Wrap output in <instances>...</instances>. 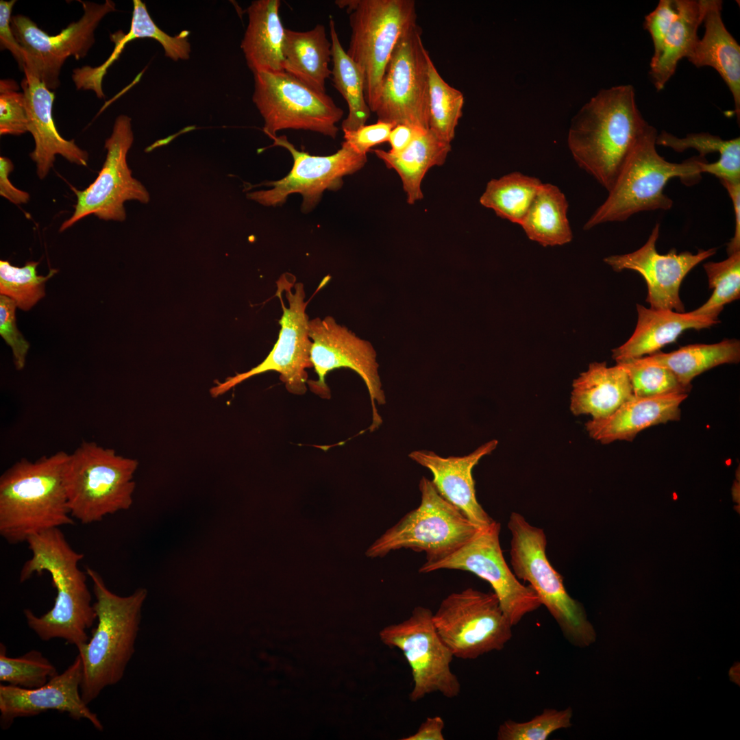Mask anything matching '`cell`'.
Listing matches in <instances>:
<instances>
[{
  "instance_id": "obj_46",
  "label": "cell",
  "mask_w": 740,
  "mask_h": 740,
  "mask_svg": "<svg viewBox=\"0 0 740 740\" xmlns=\"http://www.w3.org/2000/svg\"><path fill=\"white\" fill-rule=\"evenodd\" d=\"M676 16L675 0H660L655 9L645 16L643 27L650 34L654 47L650 64L659 57L666 36Z\"/></svg>"
},
{
  "instance_id": "obj_42",
  "label": "cell",
  "mask_w": 740,
  "mask_h": 740,
  "mask_svg": "<svg viewBox=\"0 0 740 740\" xmlns=\"http://www.w3.org/2000/svg\"><path fill=\"white\" fill-rule=\"evenodd\" d=\"M573 710L545 708L530 720L504 721L498 728V740H546L554 732L572 726Z\"/></svg>"
},
{
  "instance_id": "obj_5",
  "label": "cell",
  "mask_w": 740,
  "mask_h": 740,
  "mask_svg": "<svg viewBox=\"0 0 740 740\" xmlns=\"http://www.w3.org/2000/svg\"><path fill=\"white\" fill-rule=\"evenodd\" d=\"M657 131L650 125L630 153L606 200L584 225V230L608 222L624 221L632 215L656 210H667L673 201L663 190L668 181L679 177L689 184L700 178V162L692 157L682 162H670L656 149Z\"/></svg>"
},
{
  "instance_id": "obj_15",
  "label": "cell",
  "mask_w": 740,
  "mask_h": 740,
  "mask_svg": "<svg viewBox=\"0 0 740 740\" xmlns=\"http://www.w3.org/2000/svg\"><path fill=\"white\" fill-rule=\"evenodd\" d=\"M500 523L493 521L479 528L469 541L453 553L432 564H423L419 571L429 573L443 569H458L486 580L514 626L542 604L534 590L523 584L507 565L500 542Z\"/></svg>"
},
{
  "instance_id": "obj_2",
  "label": "cell",
  "mask_w": 740,
  "mask_h": 740,
  "mask_svg": "<svg viewBox=\"0 0 740 740\" xmlns=\"http://www.w3.org/2000/svg\"><path fill=\"white\" fill-rule=\"evenodd\" d=\"M27 543L32 557L21 568L20 582L46 571L57 591L53 608L44 615L23 610L27 626L42 641L58 638L80 648L88 641L87 630L97 619L88 576L78 567L84 554L71 546L60 528L34 535Z\"/></svg>"
},
{
  "instance_id": "obj_9",
  "label": "cell",
  "mask_w": 740,
  "mask_h": 740,
  "mask_svg": "<svg viewBox=\"0 0 740 740\" xmlns=\"http://www.w3.org/2000/svg\"><path fill=\"white\" fill-rule=\"evenodd\" d=\"M421 502L367 550L369 557H382L393 550L424 552L423 564L435 563L460 548L478 530L456 507L445 500L431 480L422 477Z\"/></svg>"
},
{
  "instance_id": "obj_6",
  "label": "cell",
  "mask_w": 740,
  "mask_h": 740,
  "mask_svg": "<svg viewBox=\"0 0 740 740\" xmlns=\"http://www.w3.org/2000/svg\"><path fill=\"white\" fill-rule=\"evenodd\" d=\"M136 459L119 455L113 449L84 441L69 454L64 479L73 518L83 524L99 522L127 510L133 502L138 468Z\"/></svg>"
},
{
  "instance_id": "obj_53",
  "label": "cell",
  "mask_w": 740,
  "mask_h": 740,
  "mask_svg": "<svg viewBox=\"0 0 740 740\" xmlns=\"http://www.w3.org/2000/svg\"><path fill=\"white\" fill-rule=\"evenodd\" d=\"M739 493H740L739 481L737 480V481H735L734 482V484H733V485L732 486V496L733 500L736 503H738V504H739V499H740V495H739L740 494Z\"/></svg>"
},
{
  "instance_id": "obj_36",
  "label": "cell",
  "mask_w": 740,
  "mask_h": 740,
  "mask_svg": "<svg viewBox=\"0 0 740 740\" xmlns=\"http://www.w3.org/2000/svg\"><path fill=\"white\" fill-rule=\"evenodd\" d=\"M542 184L538 178L510 173L490 180L480 203L498 217L521 225Z\"/></svg>"
},
{
  "instance_id": "obj_52",
  "label": "cell",
  "mask_w": 740,
  "mask_h": 740,
  "mask_svg": "<svg viewBox=\"0 0 740 740\" xmlns=\"http://www.w3.org/2000/svg\"><path fill=\"white\" fill-rule=\"evenodd\" d=\"M419 131L422 130L404 124L395 125L392 129L388 140L391 145L389 151L397 153L404 150Z\"/></svg>"
},
{
  "instance_id": "obj_34",
  "label": "cell",
  "mask_w": 740,
  "mask_h": 740,
  "mask_svg": "<svg viewBox=\"0 0 740 740\" xmlns=\"http://www.w3.org/2000/svg\"><path fill=\"white\" fill-rule=\"evenodd\" d=\"M656 144L671 148L676 152H683L687 149H696L699 157H704L711 153H718V160L708 163L705 160L700 162L702 173H708L718 179L731 182L740 181V138L724 140L719 136L706 132L687 134L679 138L662 131L657 134Z\"/></svg>"
},
{
  "instance_id": "obj_41",
  "label": "cell",
  "mask_w": 740,
  "mask_h": 740,
  "mask_svg": "<svg viewBox=\"0 0 740 740\" xmlns=\"http://www.w3.org/2000/svg\"><path fill=\"white\" fill-rule=\"evenodd\" d=\"M617 365L628 374L632 393L636 397H653L674 393L688 394L692 386L682 384L669 369L645 364L637 358L626 360Z\"/></svg>"
},
{
  "instance_id": "obj_49",
  "label": "cell",
  "mask_w": 740,
  "mask_h": 740,
  "mask_svg": "<svg viewBox=\"0 0 740 740\" xmlns=\"http://www.w3.org/2000/svg\"><path fill=\"white\" fill-rule=\"evenodd\" d=\"M13 170L14 164L11 160L1 156L0 195L14 204H26L29 200V194L16 188L9 179V175Z\"/></svg>"
},
{
  "instance_id": "obj_32",
  "label": "cell",
  "mask_w": 740,
  "mask_h": 740,
  "mask_svg": "<svg viewBox=\"0 0 740 740\" xmlns=\"http://www.w3.org/2000/svg\"><path fill=\"white\" fill-rule=\"evenodd\" d=\"M637 359L665 367L682 384L692 386V380L702 373L722 364L739 362L740 343L737 339H724L714 344L689 345L670 353L658 352Z\"/></svg>"
},
{
  "instance_id": "obj_29",
  "label": "cell",
  "mask_w": 740,
  "mask_h": 740,
  "mask_svg": "<svg viewBox=\"0 0 740 740\" xmlns=\"http://www.w3.org/2000/svg\"><path fill=\"white\" fill-rule=\"evenodd\" d=\"M450 151L451 143L428 130L418 132L410 144L399 153L382 149L373 151L387 168L397 173L407 202L414 204L423 197L421 183L426 173L433 166L443 165Z\"/></svg>"
},
{
  "instance_id": "obj_13",
  "label": "cell",
  "mask_w": 740,
  "mask_h": 740,
  "mask_svg": "<svg viewBox=\"0 0 740 740\" xmlns=\"http://www.w3.org/2000/svg\"><path fill=\"white\" fill-rule=\"evenodd\" d=\"M421 29L414 24L399 38L382 79L378 121L429 130V60Z\"/></svg>"
},
{
  "instance_id": "obj_40",
  "label": "cell",
  "mask_w": 740,
  "mask_h": 740,
  "mask_svg": "<svg viewBox=\"0 0 740 740\" xmlns=\"http://www.w3.org/2000/svg\"><path fill=\"white\" fill-rule=\"evenodd\" d=\"M56 667L41 652L32 650L23 655L11 658L6 648L0 645V681L25 689L45 685L58 675Z\"/></svg>"
},
{
  "instance_id": "obj_17",
  "label": "cell",
  "mask_w": 740,
  "mask_h": 740,
  "mask_svg": "<svg viewBox=\"0 0 740 740\" xmlns=\"http://www.w3.org/2000/svg\"><path fill=\"white\" fill-rule=\"evenodd\" d=\"M84 14L56 35H49L29 17L16 14L11 18V27L24 51L25 66L51 90L59 87L62 65L70 56L85 58L95 43L94 32L108 13L115 11V3L79 1ZM23 68V69H24Z\"/></svg>"
},
{
  "instance_id": "obj_26",
  "label": "cell",
  "mask_w": 740,
  "mask_h": 740,
  "mask_svg": "<svg viewBox=\"0 0 740 740\" xmlns=\"http://www.w3.org/2000/svg\"><path fill=\"white\" fill-rule=\"evenodd\" d=\"M637 323L632 335L612 351L617 362L653 354L676 341L686 330L709 328L719 322L691 312L656 310L640 304H637Z\"/></svg>"
},
{
  "instance_id": "obj_37",
  "label": "cell",
  "mask_w": 740,
  "mask_h": 740,
  "mask_svg": "<svg viewBox=\"0 0 740 740\" xmlns=\"http://www.w3.org/2000/svg\"><path fill=\"white\" fill-rule=\"evenodd\" d=\"M429 130L440 139L451 143L463 115L464 96L441 76L429 60Z\"/></svg>"
},
{
  "instance_id": "obj_35",
  "label": "cell",
  "mask_w": 740,
  "mask_h": 740,
  "mask_svg": "<svg viewBox=\"0 0 740 740\" xmlns=\"http://www.w3.org/2000/svg\"><path fill=\"white\" fill-rule=\"evenodd\" d=\"M329 26L333 86L347 101L349 110L347 118L342 122V130H356L365 125L371 112L365 99L363 75L343 48L332 18Z\"/></svg>"
},
{
  "instance_id": "obj_31",
  "label": "cell",
  "mask_w": 740,
  "mask_h": 740,
  "mask_svg": "<svg viewBox=\"0 0 740 740\" xmlns=\"http://www.w3.org/2000/svg\"><path fill=\"white\" fill-rule=\"evenodd\" d=\"M677 16L665 39L661 52L650 64V75L657 90L663 89L674 75L679 61L688 58L699 38L702 23L704 0H675Z\"/></svg>"
},
{
  "instance_id": "obj_23",
  "label": "cell",
  "mask_w": 740,
  "mask_h": 740,
  "mask_svg": "<svg viewBox=\"0 0 740 740\" xmlns=\"http://www.w3.org/2000/svg\"><path fill=\"white\" fill-rule=\"evenodd\" d=\"M498 441L491 440L463 456L441 457L433 452L416 450L408 456L430 470L431 480L438 493L460 510L478 528L489 526L494 520L478 502L473 469L484 456L490 454Z\"/></svg>"
},
{
  "instance_id": "obj_38",
  "label": "cell",
  "mask_w": 740,
  "mask_h": 740,
  "mask_svg": "<svg viewBox=\"0 0 740 740\" xmlns=\"http://www.w3.org/2000/svg\"><path fill=\"white\" fill-rule=\"evenodd\" d=\"M704 269L713 292L706 303L691 312L717 320L724 306L740 297V251L724 260L706 262Z\"/></svg>"
},
{
  "instance_id": "obj_44",
  "label": "cell",
  "mask_w": 740,
  "mask_h": 740,
  "mask_svg": "<svg viewBox=\"0 0 740 740\" xmlns=\"http://www.w3.org/2000/svg\"><path fill=\"white\" fill-rule=\"evenodd\" d=\"M13 79L0 81V134L19 136L28 132L23 92Z\"/></svg>"
},
{
  "instance_id": "obj_47",
  "label": "cell",
  "mask_w": 740,
  "mask_h": 740,
  "mask_svg": "<svg viewBox=\"0 0 740 740\" xmlns=\"http://www.w3.org/2000/svg\"><path fill=\"white\" fill-rule=\"evenodd\" d=\"M394 127L392 123L378 121L374 124L365 125L356 130H345L343 143L356 152L367 155L372 147L388 140Z\"/></svg>"
},
{
  "instance_id": "obj_50",
  "label": "cell",
  "mask_w": 740,
  "mask_h": 740,
  "mask_svg": "<svg viewBox=\"0 0 740 740\" xmlns=\"http://www.w3.org/2000/svg\"><path fill=\"white\" fill-rule=\"evenodd\" d=\"M731 199L735 214V232L732 238L728 243L727 253L730 255L740 251V181L731 182L720 180Z\"/></svg>"
},
{
  "instance_id": "obj_14",
  "label": "cell",
  "mask_w": 740,
  "mask_h": 740,
  "mask_svg": "<svg viewBox=\"0 0 740 740\" xmlns=\"http://www.w3.org/2000/svg\"><path fill=\"white\" fill-rule=\"evenodd\" d=\"M430 609L417 606L410 617L388 626L380 632L384 644L401 650L412 673V702L439 692L453 698L460 692V683L450 664L454 656L438 634Z\"/></svg>"
},
{
  "instance_id": "obj_3",
  "label": "cell",
  "mask_w": 740,
  "mask_h": 740,
  "mask_svg": "<svg viewBox=\"0 0 740 740\" xmlns=\"http://www.w3.org/2000/svg\"><path fill=\"white\" fill-rule=\"evenodd\" d=\"M68 455L59 451L35 461L22 458L1 476L0 535L8 543L75 524L64 479Z\"/></svg>"
},
{
  "instance_id": "obj_1",
  "label": "cell",
  "mask_w": 740,
  "mask_h": 740,
  "mask_svg": "<svg viewBox=\"0 0 740 740\" xmlns=\"http://www.w3.org/2000/svg\"><path fill=\"white\" fill-rule=\"evenodd\" d=\"M650 125L632 85L602 89L571 121L567 143L577 164L608 192Z\"/></svg>"
},
{
  "instance_id": "obj_11",
  "label": "cell",
  "mask_w": 740,
  "mask_h": 740,
  "mask_svg": "<svg viewBox=\"0 0 740 740\" xmlns=\"http://www.w3.org/2000/svg\"><path fill=\"white\" fill-rule=\"evenodd\" d=\"M252 101L270 138L287 129L310 130L335 138L343 110L319 92L283 71L254 74Z\"/></svg>"
},
{
  "instance_id": "obj_22",
  "label": "cell",
  "mask_w": 740,
  "mask_h": 740,
  "mask_svg": "<svg viewBox=\"0 0 740 740\" xmlns=\"http://www.w3.org/2000/svg\"><path fill=\"white\" fill-rule=\"evenodd\" d=\"M21 88L25 97L27 128L34 138V149L29 153L36 166V173L43 180L53 166L56 156L60 155L69 162L86 166L88 153L77 145L74 139L68 140L61 136L56 127L52 115L54 92L27 68Z\"/></svg>"
},
{
  "instance_id": "obj_33",
  "label": "cell",
  "mask_w": 740,
  "mask_h": 740,
  "mask_svg": "<svg viewBox=\"0 0 740 740\" xmlns=\"http://www.w3.org/2000/svg\"><path fill=\"white\" fill-rule=\"evenodd\" d=\"M567 209L563 193L552 184H542L520 225L530 240L544 247L568 243L572 232Z\"/></svg>"
},
{
  "instance_id": "obj_21",
  "label": "cell",
  "mask_w": 740,
  "mask_h": 740,
  "mask_svg": "<svg viewBox=\"0 0 740 740\" xmlns=\"http://www.w3.org/2000/svg\"><path fill=\"white\" fill-rule=\"evenodd\" d=\"M83 678V663L78 654L73 663L45 685L36 689H25L0 684V726L8 729L14 719L38 715L48 711L65 713L75 720L84 719L99 731L103 726L97 714L92 712L82 698L80 687Z\"/></svg>"
},
{
  "instance_id": "obj_20",
  "label": "cell",
  "mask_w": 740,
  "mask_h": 740,
  "mask_svg": "<svg viewBox=\"0 0 740 740\" xmlns=\"http://www.w3.org/2000/svg\"><path fill=\"white\" fill-rule=\"evenodd\" d=\"M660 224L654 227L646 243L631 253L614 255L604 262L615 271L633 270L640 273L648 286L646 301L650 308L684 312L680 298V284L686 275L697 264L716 253V248L699 249L695 254L686 251L677 254L675 249L659 254L656 243Z\"/></svg>"
},
{
  "instance_id": "obj_4",
  "label": "cell",
  "mask_w": 740,
  "mask_h": 740,
  "mask_svg": "<svg viewBox=\"0 0 740 740\" xmlns=\"http://www.w3.org/2000/svg\"><path fill=\"white\" fill-rule=\"evenodd\" d=\"M86 574L92 582L93 603L97 626L88 641L77 648L83 663L80 687L88 704L107 687L118 683L134 652L141 610L147 596L144 588L128 596L112 592L101 575L90 567Z\"/></svg>"
},
{
  "instance_id": "obj_48",
  "label": "cell",
  "mask_w": 740,
  "mask_h": 740,
  "mask_svg": "<svg viewBox=\"0 0 740 740\" xmlns=\"http://www.w3.org/2000/svg\"><path fill=\"white\" fill-rule=\"evenodd\" d=\"M16 0L0 1V47L1 50H9L18 63L19 69L23 71L25 66L24 51L16 40L11 27V13Z\"/></svg>"
},
{
  "instance_id": "obj_30",
  "label": "cell",
  "mask_w": 740,
  "mask_h": 740,
  "mask_svg": "<svg viewBox=\"0 0 740 740\" xmlns=\"http://www.w3.org/2000/svg\"><path fill=\"white\" fill-rule=\"evenodd\" d=\"M332 42L323 25L310 30L285 29L283 69L311 88L325 92V80L332 75Z\"/></svg>"
},
{
  "instance_id": "obj_16",
  "label": "cell",
  "mask_w": 740,
  "mask_h": 740,
  "mask_svg": "<svg viewBox=\"0 0 740 740\" xmlns=\"http://www.w3.org/2000/svg\"><path fill=\"white\" fill-rule=\"evenodd\" d=\"M133 142L131 118L119 115L110 136L105 141L106 157L97 177L82 190L73 188L77 203L71 217L62 223L60 232L90 214L105 221H123L126 218L125 201H149V192L132 176L127 163V154Z\"/></svg>"
},
{
  "instance_id": "obj_10",
  "label": "cell",
  "mask_w": 740,
  "mask_h": 740,
  "mask_svg": "<svg viewBox=\"0 0 740 740\" xmlns=\"http://www.w3.org/2000/svg\"><path fill=\"white\" fill-rule=\"evenodd\" d=\"M432 621L454 657L465 660L502 650L513 637V626L496 595L473 588L445 597Z\"/></svg>"
},
{
  "instance_id": "obj_19",
  "label": "cell",
  "mask_w": 740,
  "mask_h": 740,
  "mask_svg": "<svg viewBox=\"0 0 740 740\" xmlns=\"http://www.w3.org/2000/svg\"><path fill=\"white\" fill-rule=\"evenodd\" d=\"M272 146L286 149L292 155L293 165L283 178L263 184L271 187L247 194L249 199L264 206L282 205L294 193L303 197L301 210L310 211L320 201L327 190H338L343 184V177L361 169L367 161V155L360 154L345 143L335 153L329 156H313L297 150L285 136L271 137Z\"/></svg>"
},
{
  "instance_id": "obj_12",
  "label": "cell",
  "mask_w": 740,
  "mask_h": 740,
  "mask_svg": "<svg viewBox=\"0 0 740 740\" xmlns=\"http://www.w3.org/2000/svg\"><path fill=\"white\" fill-rule=\"evenodd\" d=\"M287 299L286 307L282 292L277 288L282 308L279 321L280 330L278 338L270 353L256 367L241 373L229 377L211 388L212 397L220 396L247 379L267 371L280 373V378L286 390L294 395H301L307 391L308 373L306 369L312 367L310 349L312 341L308 334L309 318L306 314L307 302L304 284L295 282L291 273H284L278 280Z\"/></svg>"
},
{
  "instance_id": "obj_28",
  "label": "cell",
  "mask_w": 740,
  "mask_h": 740,
  "mask_svg": "<svg viewBox=\"0 0 740 740\" xmlns=\"http://www.w3.org/2000/svg\"><path fill=\"white\" fill-rule=\"evenodd\" d=\"M570 410L574 415L606 417L633 396L629 378L619 365L594 362L572 384Z\"/></svg>"
},
{
  "instance_id": "obj_8",
  "label": "cell",
  "mask_w": 740,
  "mask_h": 740,
  "mask_svg": "<svg viewBox=\"0 0 740 740\" xmlns=\"http://www.w3.org/2000/svg\"><path fill=\"white\" fill-rule=\"evenodd\" d=\"M336 4L349 13L352 33L346 52L362 73L366 101L375 112L393 51L402 34L417 23L415 1L348 0Z\"/></svg>"
},
{
  "instance_id": "obj_18",
  "label": "cell",
  "mask_w": 740,
  "mask_h": 740,
  "mask_svg": "<svg viewBox=\"0 0 740 740\" xmlns=\"http://www.w3.org/2000/svg\"><path fill=\"white\" fill-rule=\"evenodd\" d=\"M308 334L312 341L310 361L318 376L317 380H308L310 391L323 398L329 399L330 391L325 382L328 373L339 368L354 371L363 380L369 394L372 407V423L369 430L372 432L378 428L382 420L375 403L384 405L386 399L378 373L376 353L372 345L356 336L330 316L309 320Z\"/></svg>"
},
{
  "instance_id": "obj_7",
  "label": "cell",
  "mask_w": 740,
  "mask_h": 740,
  "mask_svg": "<svg viewBox=\"0 0 740 740\" xmlns=\"http://www.w3.org/2000/svg\"><path fill=\"white\" fill-rule=\"evenodd\" d=\"M508 528L510 563L516 577L529 583L571 645L584 648L593 643L595 632L582 605L567 593L562 576L547 557L544 530L515 512L509 517Z\"/></svg>"
},
{
  "instance_id": "obj_45",
  "label": "cell",
  "mask_w": 740,
  "mask_h": 740,
  "mask_svg": "<svg viewBox=\"0 0 740 740\" xmlns=\"http://www.w3.org/2000/svg\"><path fill=\"white\" fill-rule=\"evenodd\" d=\"M16 303L12 299L0 295V334L11 347L15 367L21 370L25 365L29 343L17 328L15 316Z\"/></svg>"
},
{
  "instance_id": "obj_51",
  "label": "cell",
  "mask_w": 740,
  "mask_h": 740,
  "mask_svg": "<svg viewBox=\"0 0 740 740\" xmlns=\"http://www.w3.org/2000/svg\"><path fill=\"white\" fill-rule=\"evenodd\" d=\"M444 721L440 716L427 717L415 733L402 740H444Z\"/></svg>"
},
{
  "instance_id": "obj_24",
  "label": "cell",
  "mask_w": 740,
  "mask_h": 740,
  "mask_svg": "<svg viewBox=\"0 0 740 740\" xmlns=\"http://www.w3.org/2000/svg\"><path fill=\"white\" fill-rule=\"evenodd\" d=\"M687 397L686 393L633 395L608 417L587 421L586 430L592 439L602 444L632 441L639 432L649 427L680 420V405Z\"/></svg>"
},
{
  "instance_id": "obj_27",
  "label": "cell",
  "mask_w": 740,
  "mask_h": 740,
  "mask_svg": "<svg viewBox=\"0 0 740 740\" xmlns=\"http://www.w3.org/2000/svg\"><path fill=\"white\" fill-rule=\"evenodd\" d=\"M280 0H256L247 12L248 25L241 47L253 73L283 71L285 29Z\"/></svg>"
},
{
  "instance_id": "obj_25",
  "label": "cell",
  "mask_w": 740,
  "mask_h": 740,
  "mask_svg": "<svg viewBox=\"0 0 740 740\" xmlns=\"http://www.w3.org/2000/svg\"><path fill=\"white\" fill-rule=\"evenodd\" d=\"M722 1L704 0V34L687 58L695 66H711L728 87L738 120L740 117V47L722 18Z\"/></svg>"
},
{
  "instance_id": "obj_43",
  "label": "cell",
  "mask_w": 740,
  "mask_h": 740,
  "mask_svg": "<svg viewBox=\"0 0 740 740\" xmlns=\"http://www.w3.org/2000/svg\"><path fill=\"white\" fill-rule=\"evenodd\" d=\"M133 12L130 29L138 38H149L159 42L166 57L173 60H187L190 53L188 41L189 32L184 30L171 36L160 29L151 18L145 3L140 0L133 1Z\"/></svg>"
},
{
  "instance_id": "obj_39",
  "label": "cell",
  "mask_w": 740,
  "mask_h": 740,
  "mask_svg": "<svg viewBox=\"0 0 740 740\" xmlns=\"http://www.w3.org/2000/svg\"><path fill=\"white\" fill-rule=\"evenodd\" d=\"M38 262L29 261L23 267L12 266L0 260V293L16 303L17 307L29 310L45 295V284L57 270L51 269L47 276L37 274Z\"/></svg>"
}]
</instances>
